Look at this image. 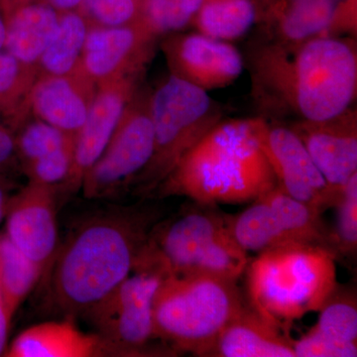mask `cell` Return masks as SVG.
<instances>
[{"instance_id":"ac0fdd59","label":"cell","mask_w":357,"mask_h":357,"mask_svg":"<svg viewBox=\"0 0 357 357\" xmlns=\"http://www.w3.org/2000/svg\"><path fill=\"white\" fill-rule=\"evenodd\" d=\"M208 357H296L293 338L248 302L217 338Z\"/></svg>"},{"instance_id":"3957f363","label":"cell","mask_w":357,"mask_h":357,"mask_svg":"<svg viewBox=\"0 0 357 357\" xmlns=\"http://www.w3.org/2000/svg\"><path fill=\"white\" fill-rule=\"evenodd\" d=\"M277 187L252 119L218 122L157 188L160 196L218 206L253 202Z\"/></svg>"},{"instance_id":"7a4b0ae2","label":"cell","mask_w":357,"mask_h":357,"mask_svg":"<svg viewBox=\"0 0 357 357\" xmlns=\"http://www.w3.org/2000/svg\"><path fill=\"white\" fill-rule=\"evenodd\" d=\"M154 218L147 211H116L77 227L56 253L51 290L70 316L86 314L133 271Z\"/></svg>"},{"instance_id":"44dd1931","label":"cell","mask_w":357,"mask_h":357,"mask_svg":"<svg viewBox=\"0 0 357 357\" xmlns=\"http://www.w3.org/2000/svg\"><path fill=\"white\" fill-rule=\"evenodd\" d=\"M114 356L98 335L82 332L70 319L28 328L14 340L11 357H91Z\"/></svg>"},{"instance_id":"52a82bcc","label":"cell","mask_w":357,"mask_h":357,"mask_svg":"<svg viewBox=\"0 0 357 357\" xmlns=\"http://www.w3.org/2000/svg\"><path fill=\"white\" fill-rule=\"evenodd\" d=\"M154 128V151L149 163L135 178L136 191H155L188 151L218 122L220 105L208 91L170 75L150 96Z\"/></svg>"},{"instance_id":"7402d4cb","label":"cell","mask_w":357,"mask_h":357,"mask_svg":"<svg viewBox=\"0 0 357 357\" xmlns=\"http://www.w3.org/2000/svg\"><path fill=\"white\" fill-rule=\"evenodd\" d=\"M318 321L309 333L342 351L344 357L357 356V303L356 291L337 283L321 307Z\"/></svg>"},{"instance_id":"5bb4252c","label":"cell","mask_w":357,"mask_h":357,"mask_svg":"<svg viewBox=\"0 0 357 357\" xmlns=\"http://www.w3.org/2000/svg\"><path fill=\"white\" fill-rule=\"evenodd\" d=\"M58 187L29 182L9 199L6 236L45 273L57 253Z\"/></svg>"},{"instance_id":"4fadbf2b","label":"cell","mask_w":357,"mask_h":357,"mask_svg":"<svg viewBox=\"0 0 357 357\" xmlns=\"http://www.w3.org/2000/svg\"><path fill=\"white\" fill-rule=\"evenodd\" d=\"M172 76L208 91L234 84L244 60L234 45L202 33L173 34L162 42Z\"/></svg>"},{"instance_id":"d6a6232c","label":"cell","mask_w":357,"mask_h":357,"mask_svg":"<svg viewBox=\"0 0 357 357\" xmlns=\"http://www.w3.org/2000/svg\"><path fill=\"white\" fill-rule=\"evenodd\" d=\"M15 154V136L11 129L0 122V169L6 166Z\"/></svg>"},{"instance_id":"30bf717a","label":"cell","mask_w":357,"mask_h":357,"mask_svg":"<svg viewBox=\"0 0 357 357\" xmlns=\"http://www.w3.org/2000/svg\"><path fill=\"white\" fill-rule=\"evenodd\" d=\"M150 96L151 91L139 88L126 105L102 155L84 176L86 198L114 197L132 185L149 163L155 143Z\"/></svg>"},{"instance_id":"484cf974","label":"cell","mask_w":357,"mask_h":357,"mask_svg":"<svg viewBox=\"0 0 357 357\" xmlns=\"http://www.w3.org/2000/svg\"><path fill=\"white\" fill-rule=\"evenodd\" d=\"M37 79L35 66L0 51V114L8 119L11 128L18 129L28 121V96Z\"/></svg>"},{"instance_id":"6da1fadb","label":"cell","mask_w":357,"mask_h":357,"mask_svg":"<svg viewBox=\"0 0 357 357\" xmlns=\"http://www.w3.org/2000/svg\"><path fill=\"white\" fill-rule=\"evenodd\" d=\"M250 66L253 96L268 114L325 121L351 107L356 96V48L347 39L265 40Z\"/></svg>"},{"instance_id":"d590c367","label":"cell","mask_w":357,"mask_h":357,"mask_svg":"<svg viewBox=\"0 0 357 357\" xmlns=\"http://www.w3.org/2000/svg\"><path fill=\"white\" fill-rule=\"evenodd\" d=\"M60 13L79 10L83 0H45Z\"/></svg>"},{"instance_id":"836d02e7","label":"cell","mask_w":357,"mask_h":357,"mask_svg":"<svg viewBox=\"0 0 357 357\" xmlns=\"http://www.w3.org/2000/svg\"><path fill=\"white\" fill-rule=\"evenodd\" d=\"M11 318L7 314L6 307L0 301V354L3 352L6 347L7 335H8L9 324Z\"/></svg>"},{"instance_id":"8fae6325","label":"cell","mask_w":357,"mask_h":357,"mask_svg":"<svg viewBox=\"0 0 357 357\" xmlns=\"http://www.w3.org/2000/svg\"><path fill=\"white\" fill-rule=\"evenodd\" d=\"M252 122L277 187L319 213L335 208L340 195L331 189L299 136L288 126L268 121L265 117H253Z\"/></svg>"},{"instance_id":"d6986e66","label":"cell","mask_w":357,"mask_h":357,"mask_svg":"<svg viewBox=\"0 0 357 357\" xmlns=\"http://www.w3.org/2000/svg\"><path fill=\"white\" fill-rule=\"evenodd\" d=\"M257 23L265 40L300 42L326 36L337 0H259Z\"/></svg>"},{"instance_id":"277c9868","label":"cell","mask_w":357,"mask_h":357,"mask_svg":"<svg viewBox=\"0 0 357 357\" xmlns=\"http://www.w3.org/2000/svg\"><path fill=\"white\" fill-rule=\"evenodd\" d=\"M337 255L314 244H289L258 253L246 267L248 304L290 333L294 321L319 312L337 285Z\"/></svg>"},{"instance_id":"603a6c76","label":"cell","mask_w":357,"mask_h":357,"mask_svg":"<svg viewBox=\"0 0 357 357\" xmlns=\"http://www.w3.org/2000/svg\"><path fill=\"white\" fill-rule=\"evenodd\" d=\"M89 28L79 11L61 13L57 31L35 66L38 77L69 76L82 70V54Z\"/></svg>"},{"instance_id":"ffe728a7","label":"cell","mask_w":357,"mask_h":357,"mask_svg":"<svg viewBox=\"0 0 357 357\" xmlns=\"http://www.w3.org/2000/svg\"><path fill=\"white\" fill-rule=\"evenodd\" d=\"M60 15L45 0H6L3 51L20 62L36 66L57 31Z\"/></svg>"},{"instance_id":"74e56055","label":"cell","mask_w":357,"mask_h":357,"mask_svg":"<svg viewBox=\"0 0 357 357\" xmlns=\"http://www.w3.org/2000/svg\"><path fill=\"white\" fill-rule=\"evenodd\" d=\"M0 301H1V296H0Z\"/></svg>"},{"instance_id":"f546056e","label":"cell","mask_w":357,"mask_h":357,"mask_svg":"<svg viewBox=\"0 0 357 357\" xmlns=\"http://www.w3.org/2000/svg\"><path fill=\"white\" fill-rule=\"evenodd\" d=\"M74 148L75 142L61 148L58 151L24 164L23 169L29 178V182L61 187L67 180L72 168Z\"/></svg>"},{"instance_id":"7c38bea8","label":"cell","mask_w":357,"mask_h":357,"mask_svg":"<svg viewBox=\"0 0 357 357\" xmlns=\"http://www.w3.org/2000/svg\"><path fill=\"white\" fill-rule=\"evenodd\" d=\"M157 38L139 21L116 27L89 28L82 70L96 86L143 74L153 58Z\"/></svg>"},{"instance_id":"f1b7e54d","label":"cell","mask_w":357,"mask_h":357,"mask_svg":"<svg viewBox=\"0 0 357 357\" xmlns=\"http://www.w3.org/2000/svg\"><path fill=\"white\" fill-rule=\"evenodd\" d=\"M89 27H116L139 20L138 0H83L79 8Z\"/></svg>"},{"instance_id":"ba28073f","label":"cell","mask_w":357,"mask_h":357,"mask_svg":"<svg viewBox=\"0 0 357 357\" xmlns=\"http://www.w3.org/2000/svg\"><path fill=\"white\" fill-rule=\"evenodd\" d=\"M321 215L276 187L255 199L243 213L227 215V222L232 236L246 252L303 243L324 246L335 253L331 230Z\"/></svg>"},{"instance_id":"5b68a950","label":"cell","mask_w":357,"mask_h":357,"mask_svg":"<svg viewBox=\"0 0 357 357\" xmlns=\"http://www.w3.org/2000/svg\"><path fill=\"white\" fill-rule=\"evenodd\" d=\"M192 203L152 227L135 265L153 267L165 278L213 275L238 280L250 259L232 236L227 215L217 206Z\"/></svg>"},{"instance_id":"83f0119b","label":"cell","mask_w":357,"mask_h":357,"mask_svg":"<svg viewBox=\"0 0 357 357\" xmlns=\"http://www.w3.org/2000/svg\"><path fill=\"white\" fill-rule=\"evenodd\" d=\"M335 208L337 225L331 231L333 249L337 256L352 257L357 250V173L344 185Z\"/></svg>"},{"instance_id":"cb8c5ba5","label":"cell","mask_w":357,"mask_h":357,"mask_svg":"<svg viewBox=\"0 0 357 357\" xmlns=\"http://www.w3.org/2000/svg\"><path fill=\"white\" fill-rule=\"evenodd\" d=\"M259 7V0H203L190 25L206 36L232 41L257 23Z\"/></svg>"},{"instance_id":"8d00e7d4","label":"cell","mask_w":357,"mask_h":357,"mask_svg":"<svg viewBox=\"0 0 357 357\" xmlns=\"http://www.w3.org/2000/svg\"><path fill=\"white\" fill-rule=\"evenodd\" d=\"M9 199L7 197L6 188L0 184V223L3 218H6L7 206H8Z\"/></svg>"},{"instance_id":"d4e9b609","label":"cell","mask_w":357,"mask_h":357,"mask_svg":"<svg viewBox=\"0 0 357 357\" xmlns=\"http://www.w3.org/2000/svg\"><path fill=\"white\" fill-rule=\"evenodd\" d=\"M43 274V270L26 257L6 234L0 236V296L10 318Z\"/></svg>"},{"instance_id":"e575fe53","label":"cell","mask_w":357,"mask_h":357,"mask_svg":"<svg viewBox=\"0 0 357 357\" xmlns=\"http://www.w3.org/2000/svg\"><path fill=\"white\" fill-rule=\"evenodd\" d=\"M180 10L191 20L198 13L203 0H175Z\"/></svg>"},{"instance_id":"8992f818","label":"cell","mask_w":357,"mask_h":357,"mask_svg":"<svg viewBox=\"0 0 357 357\" xmlns=\"http://www.w3.org/2000/svg\"><path fill=\"white\" fill-rule=\"evenodd\" d=\"M245 304L234 279L213 275L167 277L155 295V337L175 352L206 357Z\"/></svg>"},{"instance_id":"4316f807","label":"cell","mask_w":357,"mask_h":357,"mask_svg":"<svg viewBox=\"0 0 357 357\" xmlns=\"http://www.w3.org/2000/svg\"><path fill=\"white\" fill-rule=\"evenodd\" d=\"M75 140L76 136L35 119V121H26L18 128L15 136L16 154L24 165L33 160L58 151L72 144Z\"/></svg>"},{"instance_id":"9c48e42d","label":"cell","mask_w":357,"mask_h":357,"mask_svg":"<svg viewBox=\"0 0 357 357\" xmlns=\"http://www.w3.org/2000/svg\"><path fill=\"white\" fill-rule=\"evenodd\" d=\"M164 275L153 267L136 265L119 287L86 316L115 356H145L154 333L155 295Z\"/></svg>"},{"instance_id":"1f68e13d","label":"cell","mask_w":357,"mask_h":357,"mask_svg":"<svg viewBox=\"0 0 357 357\" xmlns=\"http://www.w3.org/2000/svg\"><path fill=\"white\" fill-rule=\"evenodd\" d=\"M340 33L356 34V0H344L335 6L326 36L337 37Z\"/></svg>"},{"instance_id":"e0dca14e","label":"cell","mask_w":357,"mask_h":357,"mask_svg":"<svg viewBox=\"0 0 357 357\" xmlns=\"http://www.w3.org/2000/svg\"><path fill=\"white\" fill-rule=\"evenodd\" d=\"M96 91V84L83 70L69 76L38 77L28 96V112L77 136L88 116Z\"/></svg>"},{"instance_id":"9a60e30c","label":"cell","mask_w":357,"mask_h":357,"mask_svg":"<svg viewBox=\"0 0 357 357\" xmlns=\"http://www.w3.org/2000/svg\"><path fill=\"white\" fill-rule=\"evenodd\" d=\"M144 75H131L96 86L88 116L75 140L72 168L61 185L63 191L73 194L82 189L84 176L102 155Z\"/></svg>"},{"instance_id":"2e32d148","label":"cell","mask_w":357,"mask_h":357,"mask_svg":"<svg viewBox=\"0 0 357 357\" xmlns=\"http://www.w3.org/2000/svg\"><path fill=\"white\" fill-rule=\"evenodd\" d=\"M299 136L326 182L340 196L357 173V114L349 107L325 121H298L289 126Z\"/></svg>"},{"instance_id":"4dcf8cb0","label":"cell","mask_w":357,"mask_h":357,"mask_svg":"<svg viewBox=\"0 0 357 357\" xmlns=\"http://www.w3.org/2000/svg\"><path fill=\"white\" fill-rule=\"evenodd\" d=\"M139 21L156 36L176 32L191 24L175 0H138Z\"/></svg>"}]
</instances>
